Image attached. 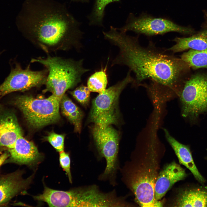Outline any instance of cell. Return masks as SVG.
<instances>
[{
    "mask_svg": "<svg viewBox=\"0 0 207 207\" xmlns=\"http://www.w3.org/2000/svg\"><path fill=\"white\" fill-rule=\"evenodd\" d=\"M105 38L119 49L112 66L128 67L134 74V86H145L147 83L145 87L151 92L166 90L180 94L190 68L180 57L152 43L143 46L138 36L127 35L114 27L106 33Z\"/></svg>",
    "mask_w": 207,
    "mask_h": 207,
    "instance_id": "obj_1",
    "label": "cell"
},
{
    "mask_svg": "<svg viewBox=\"0 0 207 207\" xmlns=\"http://www.w3.org/2000/svg\"><path fill=\"white\" fill-rule=\"evenodd\" d=\"M18 23L25 37L47 54L80 47L79 23L55 0H26Z\"/></svg>",
    "mask_w": 207,
    "mask_h": 207,
    "instance_id": "obj_2",
    "label": "cell"
},
{
    "mask_svg": "<svg viewBox=\"0 0 207 207\" xmlns=\"http://www.w3.org/2000/svg\"><path fill=\"white\" fill-rule=\"evenodd\" d=\"M83 61L48 54L45 57L32 58L30 62L39 63L47 69L44 92H51L61 100L65 92L80 82L83 75L89 71L84 67Z\"/></svg>",
    "mask_w": 207,
    "mask_h": 207,
    "instance_id": "obj_3",
    "label": "cell"
},
{
    "mask_svg": "<svg viewBox=\"0 0 207 207\" xmlns=\"http://www.w3.org/2000/svg\"><path fill=\"white\" fill-rule=\"evenodd\" d=\"M60 99L53 95L43 99L22 95L16 97L14 103L30 126L39 128L60 119Z\"/></svg>",
    "mask_w": 207,
    "mask_h": 207,
    "instance_id": "obj_4",
    "label": "cell"
},
{
    "mask_svg": "<svg viewBox=\"0 0 207 207\" xmlns=\"http://www.w3.org/2000/svg\"><path fill=\"white\" fill-rule=\"evenodd\" d=\"M131 73L129 70L123 80L99 93L94 99L89 117L91 122L100 126L117 123L119 96L126 87L134 80Z\"/></svg>",
    "mask_w": 207,
    "mask_h": 207,
    "instance_id": "obj_5",
    "label": "cell"
},
{
    "mask_svg": "<svg viewBox=\"0 0 207 207\" xmlns=\"http://www.w3.org/2000/svg\"><path fill=\"white\" fill-rule=\"evenodd\" d=\"M182 115L195 119L207 111V74H197L185 82L179 94Z\"/></svg>",
    "mask_w": 207,
    "mask_h": 207,
    "instance_id": "obj_6",
    "label": "cell"
},
{
    "mask_svg": "<svg viewBox=\"0 0 207 207\" xmlns=\"http://www.w3.org/2000/svg\"><path fill=\"white\" fill-rule=\"evenodd\" d=\"M121 173L123 181L133 191L140 206H162V203L155 198L154 187L157 177L154 167L149 166L135 172L121 170Z\"/></svg>",
    "mask_w": 207,
    "mask_h": 207,
    "instance_id": "obj_7",
    "label": "cell"
},
{
    "mask_svg": "<svg viewBox=\"0 0 207 207\" xmlns=\"http://www.w3.org/2000/svg\"><path fill=\"white\" fill-rule=\"evenodd\" d=\"M117 29L123 32L132 31L147 36L162 34L170 32L184 34L193 33V30L190 28L179 26L167 19L154 18L145 14L138 17L130 14L124 25Z\"/></svg>",
    "mask_w": 207,
    "mask_h": 207,
    "instance_id": "obj_8",
    "label": "cell"
},
{
    "mask_svg": "<svg viewBox=\"0 0 207 207\" xmlns=\"http://www.w3.org/2000/svg\"><path fill=\"white\" fill-rule=\"evenodd\" d=\"M48 74L45 68L38 71L30 68V64L25 69L16 63L8 76L0 85V98L11 93L23 91L45 85Z\"/></svg>",
    "mask_w": 207,
    "mask_h": 207,
    "instance_id": "obj_9",
    "label": "cell"
},
{
    "mask_svg": "<svg viewBox=\"0 0 207 207\" xmlns=\"http://www.w3.org/2000/svg\"><path fill=\"white\" fill-rule=\"evenodd\" d=\"M92 133L97 148L106 161L102 177L112 178L116 170L117 162L119 144L117 132L110 125L95 124Z\"/></svg>",
    "mask_w": 207,
    "mask_h": 207,
    "instance_id": "obj_10",
    "label": "cell"
},
{
    "mask_svg": "<svg viewBox=\"0 0 207 207\" xmlns=\"http://www.w3.org/2000/svg\"><path fill=\"white\" fill-rule=\"evenodd\" d=\"M22 176V172L18 171L0 177V206L7 204L27 188L33 175L25 179Z\"/></svg>",
    "mask_w": 207,
    "mask_h": 207,
    "instance_id": "obj_11",
    "label": "cell"
},
{
    "mask_svg": "<svg viewBox=\"0 0 207 207\" xmlns=\"http://www.w3.org/2000/svg\"><path fill=\"white\" fill-rule=\"evenodd\" d=\"M187 176L185 170L175 162L166 165L159 173L155 182L156 199H161L175 183L184 179Z\"/></svg>",
    "mask_w": 207,
    "mask_h": 207,
    "instance_id": "obj_12",
    "label": "cell"
},
{
    "mask_svg": "<svg viewBox=\"0 0 207 207\" xmlns=\"http://www.w3.org/2000/svg\"><path fill=\"white\" fill-rule=\"evenodd\" d=\"M9 162L19 164L31 165L37 163L42 156L34 143L20 135L12 148L8 149Z\"/></svg>",
    "mask_w": 207,
    "mask_h": 207,
    "instance_id": "obj_13",
    "label": "cell"
},
{
    "mask_svg": "<svg viewBox=\"0 0 207 207\" xmlns=\"http://www.w3.org/2000/svg\"><path fill=\"white\" fill-rule=\"evenodd\" d=\"M21 135L20 128L13 113L6 112L0 116V146L12 148Z\"/></svg>",
    "mask_w": 207,
    "mask_h": 207,
    "instance_id": "obj_14",
    "label": "cell"
},
{
    "mask_svg": "<svg viewBox=\"0 0 207 207\" xmlns=\"http://www.w3.org/2000/svg\"><path fill=\"white\" fill-rule=\"evenodd\" d=\"M164 131L166 139L174 151L180 164L189 169L199 182L204 183L205 180L195 164L189 147L177 141L166 129H164Z\"/></svg>",
    "mask_w": 207,
    "mask_h": 207,
    "instance_id": "obj_15",
    "label": "cell"
},
{
    "mask_svg": "<svg viewBox=\"0 0 207 207\" xmlns=\"http://www.w3.org/2000/svg\"><path fill=\"white\" fill-rule=\"evenodd\" d=\"M175 206L207 207V187H194L186 189L179 193Z\"/></svg>",
    "mask_w": 207,
    "mask_h": 207,
    "instance_id": "obj_16",
    "label": "cell"
},
{
    "mask_svg": "<svg viewBox=\"0 0 207 207\" xmlns=\"http://www.w3.org/2000/svg\"><path fill=\"white\" fill-rule=\"evenodd\" d=\"M173 41L175 44L167 49L173 53L188 49L201 50L207 49V30L188 37H177Z\"/></svg>",
    "mask_w": 207,
    "mask_h": 207,
    "instance_id": "obj_17",
    "label": "cell"
},
{
    "mask_svg": "<svg viewBox=\"0 0 207 207\" xmlns=\"http://www.w3.org/2000/svg\"><path fill=\"white\" fill-rule=\"evenodd\" d=\"M60 105L62 114L74 125L75 131L80 132L83 116L81 110L65 94L61 98Z\"/></svg>",
    "mask_w": 207,
    "mask_h": 207,
    "instance_id": "obj_18",
    "label": "cell"
},
{
    "mask_svg": "<svg viewBox=\"0 0 207 207\" xmlns=\"http://www.w3.org/2000/svg\"><path fill=\"white\" fill-rule=\"evenodd\" d=\"M180 58L193 69L207 68V49L201 50L190 49L183 53Z\"/></svg>",
    "mask_w": 207,
    "mask_h": 207,
    "instance_id": "obj_19",
    "label": "cell"
},
{
    "mask_svg": "<svg viewBox=\"0 0 207 207\" xmlns=\"http://www.w3.org/2000/svg\"><path fill=\"white\" fill-rule=\"evenodd\" d=\"M106 67L95 72L88 78L87 87L91 91L100 93L106 89L108 83Z\"/></svg>",
    "mask_w": 207,
    "mask_h": 207,
    "instance_id": "obj_20",
    "label": "cell"
},
{
    "mask_svg": "<svg viewBox=\"0 0 207 207\" xmlns=\"http://www.w3.org/2000/svg\"><path fill=\"white\" fill-rule=\"evenodd\" d=\"M120 0H95L92 12L89 16L90 24L102 26L106 7L110 3Z\"/></svg>",
    "mask_w": 207,
    "mask_h": 207,
    "instance_id": "obj_21",
    "label": "cell"
},
{
    "mask_svg": "<svg viewBox=\"0 0 207 207\" xmlns=\"http://www.w3.org/2000/svg\"><path fill=\"white\" fill-rule=\"evenodd\" d=\"M90 91L87 87L82 85L70 93L78 101L85 105L89 101Z\"/></svg>",
    "mask_w": 207,
    "mask_h": 207,
    "instance_id": "obj_22",
    "label": "cell"
},
{
    "mask_svg": "<svg viewBox=\"0 0 207 207\" xmlns=\"http://www.w3.org/2000/svg\"><path fill=\"white\" fill-rule=\"evenodd\" d=\"M45 138L57 152L60 153L64 151V135L52 132L46 137Z\"/></svg>",
    "mask_w": 207,
    "mask_h": 207,
    "instance_id": "obj_23",
    "label": "cell"
},
{
    "mask_svg": "<svg viewBox=\"0 0 207 207\" xmlns=\"http://www.w3.org/2000/svg\"><path fill=\"white\" fill-rule=\"evenodd\" d=\"M59 160L62 167L66 172L69 182L72 183V177L70 169V159L69 154L64 151L60 153Z\"/></svg>",
    "mask_w": 207,
    "mask_h": 207,
    "instance_id": "obj_24",
    "label": "cell"
},
{
    "mask_svg": "<svg viewBox=\"0 0 207 207\" xmlns=\"http://www.w3.org/2000/svg\"><path fill=\"white\" fill-rule=\"evenodd\" d=\"M9 156V153H5L0 156V166Z\"/></svg>",
    "mask_w": 207,
    "mask_h": 207,
    "instance_id": "obj_25",
    "label": "cell"
},
{
    "mask_svg": "<svg viewBox=\"0 0 207 207\" xmlns=\"http://www.w3.org/2000/svg\"><path fill=\"white\" fill-rule=\"evenodd\" d=\"M74 1H79L82 2H87L89 0H72Z\"/></svg>",
    "mask_w": 207,
    "mask_h": 207,
    "instance_id": "obj_26",
    "label": "cell"
}]
</instances>
